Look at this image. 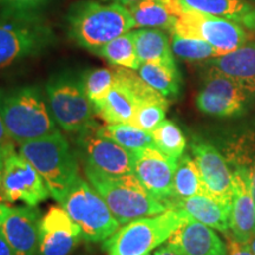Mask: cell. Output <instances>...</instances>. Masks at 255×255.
Instances as JSON below:
<instances>
[{"instance_id":"cell-27","label":"cell","mask_w":255,"mask_h":255,"mask_svg":"<svg viewBox=\"0 0 255 255\" xmlns=\"http://www.w3.org/2000/svg\"><path fill=\"white\" fill-rule=\"evenodd\" d=\"M206 194L201 175L195 159L190 155H182L178 159L174 175V195L171 200V208L175 201Z\"/></svg>"},{"instance_id":"cell-26","label":"cell","mask_w":255,"mask_h":255,"mask_svg":"<svg viewBox=\"0 0 255 255\" xmlns=\"http://www.w3.org/2000/svg\"><path fill=\"white\" fill-rule=\"evenodd\" d=\"M98 135L107 137L111 141L116 142L132 154L144 150L149 146H154L151 133L127 123L105 124L96 128Z\"/></svg>"},{"instance_id":"cell-10","label":"cell","mask_w":255,"mask_h":255,"mask_svg":"<svg viewBox=\"0 0 255 255\" xmlns=\"http://www.w3.org/2000/svg\"><path fill=\"white\" fill-rule=\"evenodd\" d=\"M1 194L6 202L23 201L31 207H36L51 196L43 177L27 159L15 154L14 149L6 158Z\"/></svg>"},{"instance_id":"cell-4","label":"cell","mask_w":255,"mask_h":255,"mask_svg":"<svg viewBox=\"0 0 255 255\" xmlns=\"http://www.w3.org/2000/svg\"><path fill=\"white\" fill-rule=\"evenodd\" d=\"M19 154L27 159L45 182L50 195L60 202L79 176L78 163L62 132L26 142Z\"/></svg>"},{"instance_id":"cell-21","label":"cell","mask_w":255,"mask_h":255,"mask_svg":"<svg viewBox=\"0 0 255 255\" xmlns=\"http://www.w3.org/2000/svg\"><path fill=\"white\" fill-rule=\"evenodd\" d=\"M207 64L234 79L248 95L255 94V43L248 41L235 51L209 59Z\"/></svg>"},{"instance_id":"cell-23","label":"cell","mask_w":255,"mask_h":255,"mask_svg":"<svg viewBox=\"0 0 255 255\" xmlns=\"http://www.w3.org/2000/svg\"><path fill=\"white\" fill-rule=\"evenodd\" d=\"M141 101L115 71V84L96 114L108 124H131Z\"/></svg>"},{"instance_id":"cell-32","label":"cell","mask_w":255,"mask_h":255,"mask_svg":"<svg viewBox=\"0 0 255 255\" xmlns=\"http://www.w3.org/2000/svg\"><path fill=\"white\" fill-rule=\"evenodd\" d=\"M168 105L167 98L143 102L137 107L131 126L151 132L162 121H164Z\"/></svg>"},{"instance_id":"cell-3","label":"cell","mask_w":255,"mask_h":255,"mask_svg":"<svg viewBox=\"0 0 255 255\" xmlns=\"http://www.w3.org/2000/svg\"><path fill=\"white\" fill-rule=\"evenodd\" d=\"M85 176L103 197L114 218L121 226L133 220L161 214L170 206L152 196L135 175L109 176L85 167Z\"/></svg>"},{"instance_id":"cell-24","label":"cell","mask_w":255,"mask_h":255,"mask_svg":"<svg viewBox=\"0 0 255 255\" xmlns=\"http://www.w3.org/2000/svg\"><path fill=\"white\" fill-rule=\"evenodd\" d=\"M136 52L141 64L158 63L176 65L168 34L159 28H138L132 31Z\"/></svg>"},{"instance_id":"cell-31","label":"cell","mask_w":255,"mask_h":255,"mask_svg":"<svg viewBox=\"0 0 255 255\" xmlns=\"http://www.w3.org/2000/svg\"><path fill=\"white\" fill-rule=\"evenodd\" d=\"M171 50L175 56L183 60H209L222 56V53L206 41L171 33Z\"/></svg>"},{"instance_id":"cell-30","label":"cell","mask_w":255,"mask_h":255,"mask_svg":"<svg viewBox=\"0 0 255 255\" xmlns=\"http://www.w3.org/2000/svg\"><path fill=\"white\" fill-rule=\"evenodd\" d=\"M83 89L97 111L115 84V69L89 70L81 78Z\"/></svg>"},{"instance_id":"cell-8","label":"cell","mask_w":255,"mask_h":255,"mask_svg":"<svg viewBox=\"0 0 255 255\" xmlns=\"http://www.w3.org/2000/svg\"><path fill=\"white\" fill-rule=\"evenodd\" d=\"M46 100L56 123L65 131L82 133L96 128L95 108L81 79L66 73L55 76L46 84Z\"/></svg>"},{"instance_id":"cell-37","label":"cell","mask_w":255,"mask_h":255,"mask_svg":"<svg viewBox=\"0 0 255 255\" xmlns=\"http://www.w3.org/2000/svg\"><path fill=\"white\" fill-rule=\"evenodd\" d=\"M13 141L9 137L7 130H6L4 120L1 117V113H0V146H4V145H11L13 144Z\"/></svg>"},{"instance_id":"cell-14","label":"cell","mask_w":255,"mask_h":255,"mask_svg":"<svg viewBox=\"0 0 255 255\" xmlns=\"http://www.w3.org/2000/svg\"><path fill=\"white\" fill-rule=\"evenodd\" d=\"M190 148L206 194L223 202L232 203L234 176L226 158L215 146L201 139H194Z\"/></svg>"},{"instance_id":"cell-18","label":"cell","mask_w":255,"mask_h":255,"mask_svg":"<svg viewBox=\"0 0 255 255\" xmlns=\"http://www.w3.org/2000/svg\"><path fill=\"white\" fill-rule=\"evenodd\" d=\"M234 194L232 200L229 231L233 238L241 242H251L255 237V202L252 196L246 171L235 168Z\"/></svg>"},{"instance_id":"cell-20","label":"cell","mask_w":255,"mask_h":255,"mask_svg":"<svg viewBox=\"0 0 255 255\" xmlns=\"http://www.w3.org/2000/svg\"><path fill=\"white\" fill-rule=\"evenodd\" d=\"M173 208L182 209L190 218L223 234H228L232 203L223 202L208 194H199L188 199L175 201Z\"/></svg>"},{"instance_id":"cell-42","label":"cell","mask_w":255,"mask_h":255,"mask_svg":"<svg viewBox=\"0 0 255 255\" xmlns=\"http://www.w3.org/2000/svg\"><path fill=\"white\" fill-rule=\"evenodd\" d=\"M250 246H251V250H252V252H253V254L255 255V237L251 240V242H250Z\"/></svg>"},{"instance_id":"cell-9","label":"cell","mask_w":255,"mask_h":255,"mask_svg":"<svg viewBox=\"0 0 255 255\" xmlns=\"http://www.w3.org/2000/svg\"><path fill=\"white\" fill-rule=\"evenodd\" d=\"M171 33L206 41L220 51L222 56L235 51L250 40V34L240 24L189 9H184L178 17Z\"/></svg>"},{"instance_id":"cell-43","label":"cell","mask_w":255,"mask_h":255,"mask_svg":"<svg viewBox=\"0 0 255 255\" xmlns=\"http://www.w3.org/2000/svg\"><path fill=\"white\" fill-rule=\"evenodd\" d=\"M247 1L251 2V4H252V2H255V0H247Z\"/></svg>"},{"instance_id":"cell-38","label":"cell","mask_w":255,"mask_h":255,"mask_svg":"<svg viewBox=\"0 0 255 255\" xmlns=\"http://www.w3.org/2000/svg\"><path fill=\"white\" fill-rule=\"evenodd\" d=\"M154 255H184V254L180 250H177L176 247L173 246V245L167 242V244L163 245V246L159 247L158 250L155 252Z\"/></svg>"},{"instance_id":"cell-12","label":"cell","mask_w":255,"mask_h":255,"mask_svg":"<svg viewBox=\"0 0 255 255\" xmlns=\"http://www.w3.org/2000/svg\"><path fill=\"white\" fill-rule=\"evenodd\" d=\"M96 128L82 132L78 141L85 167L109 176L132 175L135 154L107 137L98 135Z\"/></svg>"},{"instance_id":"cell-44","label":"cell","mask_w":255,"mask_h":255,"mask_svg":"<svg viewBox=\"0 0 255 255\" xmlns=\"http://www.w3.org/2000/svg\"><path fill=\"white\" fill-rule=\"evenodd\" d=\"M144 255H151L150 253H146V254H144Z\"/></svg>"},{"instance_id":"cell-29","label":"cell","mask_w":255,"mask_h":255,"mask_svg":"<svg viewBox=\"0 0 255 255\" xmlns=\"http://www.w3.org/2000/svg\"><path fill=\"white\" fill-rule=\"evenodd\" d=\"M154 145L169 158L178 161L183 155L187 141L182 130L169 120L162 121L150 132Z\"/></svg>"},{"instance_id":"cell-5","label":"cell","mask_w":255,"mask_h":255,"mask_svg":"<svg viewBox=\"0 0 255 255\" xmlns=\"http://www.w3.org/2000/svg\"><path fill=\"white\" fill-rule=\"evenodd\" d=\"M189 215L180 208H169L161 214L133 220L114 233L104 242L109 255H144L163 245Z\"/></svg>"},{"instance_id":"cell-22","label":"cell","mask_w":255,"mask_h":255,"mask_svg":"<svg viewBox=\"0 0 255 255\" xmlns=\"http://www.w3.org/2000/svg\"><path fill=\"white\" fill-rule=\"evenodd\" d=\"M184 9L229 19L255 30V6L247 0H180Z\"/></svg>"},{"instance_id":"cell-19","label":"cell","mask_w":255,"mask_h":255,"mask_svg":"<svg viewBox=\"0 0 255 255\" xmlns=\"http://www.w3.org/2000/svg\"><path fill=\"white\" fill-rule=\"evenodd\" d=\"M127 8L135 28H159L170 32L184 11L180 0H139Z\"/></svg>"},{"instance_id":"cell-7","label":"cell","mask_w":255,"mask_h":255,"mask_svg":"<svg viewBox=\"0 0 255 255\" xmlns=\"http://www.w3.org/2000/svg\"><path fill=\"white\" fill-rule=\"evenodd\" d=\"M4 19L0 21V70L39 55L55 40L53 31L37 14Z\"/></svg>"},{"instance_id":"cell-40","label":"cell","mask_w":255,"mask_h":255,"mask_svg":"<svg viewBox=\"0 0 255 255\" xmlns=\"http://www.w3.org/2000/svg\"><path fill=\"white\" fill-rule=\"evenodd\" d=\"M12 207H9L8 205H6L4 202H0V228H1L2 222L6 219V216L8 215L9 210H11Z\"/></svg>"},{"instance_id":"cell-36","label":"cell","mask_w":255,"mask_h":255,"mask_svg":"<svg viewBox=\"0 0 255 255\" xmlns=\"http://www.w3.org/2000/svg\"><path fill=\"white\" fill-rule=\"evenodd\" d=\"M14 149L13 144L11 145H4L0 146V202H2L4 199H2V194H1V182H2V175H4V169H5V162L6 158L9 152Z\"/></svg>"},{"instance_id":"cell-41","label":"cell","mask_w":255,"mask_h":255,"mask_svg":"<svg viewBox=\"0 0 255 255\" xmlns=\"http://www.w3.org/2000/svg\"><path fill=\"white\" fill-rule=\"evenodd\" d=\"M102 1H107V2H116V4H120V5H123L128 7V6L135 4V2L139 1V0H102Z\"/></svg>"},{"instance_id":"cell-2","label":"cell","mask_w":255,"mask_h":255,"mask_svg":"<svg viewBox=\"0 0 255 255\" xmlns=\"http://www.w3.org/2000/svg\"><path fill=\"white\" fill-rule=\"evenodd\" d=\"M0 113L9 137L18 144L59 132L47 101L37 87L0 92Z\"/></svg>"},{"instance_id":"cell-6","label":"cell","mask_w":255,"mask_h":255,"mask_svg":"<svg viewBox=\"0 0 255 255\" xmlns=\"http://www.w3.org/2000/svg\"><path fill=\"white\" fill-rule=\"evenodd\" d=\"M59 205L78 225L82 239L88 242H101L120 229L103 197L81 176L76 178Z\"/></svg>"},{"instance_id":"cell-28","label":"cell","mask_w":255,"mask_h":255,"mask_svg":"<svg viewBox=\"0 0 255 255\" xmlns=\"http://www.w3.org/2000/svg\"><path fill=\"white\" fill-rule=\"evenodd\" d=\"M95 55L102 57L108 60L110 64L120 68H126L130 70H137L141 66V60L136 52L135 40H133L132 31L124 33L105 44L95 51Z\"/></svg>"},{"instance_id":"cell-39","label":"cell","mask_w":255,"mask_h":255,"mask_svg":"<svg viewBox=\"0 0 255 255\" xmlns=\"http://www.w3.org/2000/svg\"><path fill=\"white\" fill-rule=\"evenodd\" d=\"M0 255H15L11 245L6 240L5 235L0 231Z\"/></svg>"},{"instance_id":"cell-15","label":"cell","mask_w":255,"mask_h":255,"mask_svg":"<svg viewBox=\"0 0 255 255\" xmlns=\"http://www.w3.org/2000/svg\"><path fill=\"white\" fill-rule=\"evenodd\" d=\"M82 239L78 225L62 206H53L41 218L39 255H69Z\"/></svg>"},{"instance_id":"cell-25","label":"cell","mask_w":255,"mask_h":255,"mask_svg":"<svg viewBox=\"0 0 255 255\" xmlns=\"http://www.w3.org/2000/svg\"><path fill=\"white\" fill-rule=\"evenodd\" d=\"M137 71L146 84L150 85L167 100L176 97L180 92L181 78L176 65L143 63Z\"/></svg>"},{"instance_id":"cell-17","label":"cell","mask_w":255,"mask_h":255,"mask_svg":"<svg viewBox=\"0 0 255 255\" xmlns=\"http://www.w3.org/2000/svg\"><path fill=\"white\" fill-rule=\"evenodd\" d=\"M168 242L184 255H228L227 246L213 228L190 216Z\"/></svg>"},{"instance_id":"cell-16","label":"cell","mask_w":255,"mask_h":255,"mask_svg":"<svg viewBox=\"0 0 255 255\" xmlns=\"http://www.w3.org/2000/svg\"><path fill=\"white\" fill-rule=\"evenodd\" d=\"M41 216L34 207H14L2 222L0 231L15 255H36L39 248Z\"/></svg>"},{"instance_id":"cell-1","label":"cell","mask_w":255,"mask_h":255,"mask_svg":"<svg viewBox=\"0 0 255 255\" xmlns=\"http://www.w3.org/2000/svg\"><path fill=\"white\" fill-rule=\"evenodd\" d=\"M68 25L70 37L91 52L135 28L133 19L126 6L92 0L76 2L70 7Z\"/></svg>"},{"instance_id":"cell-13","label":"cell","mask_w":255,"mask_h":255,"mask_svg":"<svg viewBox=\"0 0 255 255\" xmlns=\"http://www.w3.org/2000/svg\"><path fill=\"white\" fill-rule=\"evenodd\" d=\"M177 162L149 146L135 154L133 175L152 196L170 206L174 195V175Z\"/></svg>"},{"instance_id":"cell-11","label":"cell","mask_w":255,"mask_h":255,"mask_svg":"<svg viewBox=\"0 0 255 255\" xmlns=\"http://www.w3.org/2000/svg\"><path fill=\"white\" fill-rule=\"evenodd\" d=\"M247 97V91L234 79L209 68L196 96V107L210 116L232 117L244 111Z\"/></svg>"},{"instance_id":"cell-35","label":"cell","mask_w":255,"mask_h":255,"mask_svg":"<svg viewBox=\"0 0 255 255\" xmlns=\"http://www.w3.org/2000/svg\"><path fill=\"white\" fill-rule=\"evenodd\" d=\"M228 255H254L251 250L250 242H241L229 238L228 240Z\"/></svg>"},{"instance_id":"cell-33","label":"cell","mask_w":255,"mask_h":255,"mask_svg":"<svg viewBox=\"0 0 255 255\" xmlns=\"http://www.w3.org/2000/svg\"><path fill=\"white\" fill-rule=\"evenodd\" d=\"M231 157L234 159L235 168H241L246 171L252 196L255 202V148L253 151L250 145L237 144L234 154H231Z\"/></svg>"},{"instance_id":"cell-34","label":"cell","mask_w":255,"mask_h":255,"mask_svg":"<svg viewBox=\"0 0 255 255\" xmlns=\"http://www.w3.org/2000/svg\"><path fill=\"white\" fill-rule=\"evenodd\" d=\"M51 0H0V9L6 17L37 14Z\"/></svg>"}]
</instances>
